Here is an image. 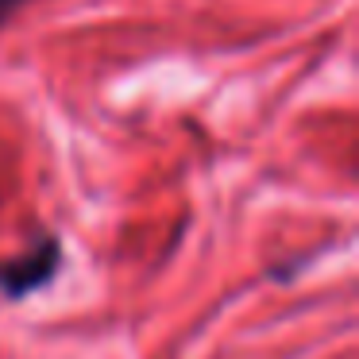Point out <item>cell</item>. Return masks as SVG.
Instances as JSON below:
<instances>
[{"label": "cell", "mask_w": 359, "mask_h": 359, "mask_svg": "<svg viewBox=\"0 0 359 359\" xmlns=\"http://www.w3.org/2000/svg\"><path fill=\"white\" fill-rule=\"evenodd\" d=\"M58 263H62V243L58 236H43L32 251L0 263V294L4 297H27L32 290L47 286L58 274Z\"/></svg>", "instance_id": "obj_1"}, {"label": "cell", "mask_w": 359, "mask_h": 359, "mask_svg": "<svg viewBox=\"0 0 359 359\" xmlns=\"http://www.w3.org/2000/svg\"><path fill=\"white\" fill-rule=\"evenodd\" d=\"M24 4H27V0H0V24H4L16 8H24Z\"/></svg>", "instance_id": "obj_2"}]
</instances>
